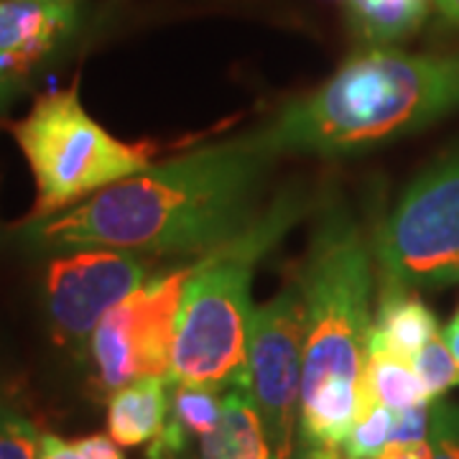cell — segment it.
Here are the masks:
<instances>
[{
    "instance_id": "83f0119b",
    "label": "cell",
    "mask_w": 459,
    "mask_h": 459,
    "mask_svg": "<svg viewBox=\"0 0 459 459\" xmlns=\"http://www.w3.org/2000/svg\"><path fill=\"white\" fill-rule=\"evenodd\" d=\"M0 108H3V100H0Z\"/></svg>"
},
{
    "instance_id": "8992f818",
    "label": "cell",
    "mask_w": 459,
    "mask_h": 459,
    "mask_svg": "<svg viewBox=\"0 0 459 459\" xmlns=\"http://www.w3.org/2000/svg\"><path fill=\"white\" fill-rule=\"evenodd\" d=\"M373 255L383 286L411 291L459 283V156L411 184L377 228Z\"/></svg>"
},
{
    "instance_id": "44dd1931",
    "label": "cell",
    "mask_w": 459,
    "mask_h": 459,
    "mask_svg": "<svg viewBox=\"0 0 459 459\" xmlns=\"http://www.w3.org/2000/svg\"><path fill=\"white\" fill-rule=\"evenodd\" d=\"M429 424H431V401L419 403L411 409L394 411V431H391V442H427Z\"/></svg>"
},
{
    "instance_id": "9c48e42d",
    "label": "cell",
    "mask_w": 459,
    "mask_h": 459,
    "mask_svg": "<svg viewBox=\"0 0 459 459\" xmlns=\"http://www.w3.org/2000/svg\"><path fill=\"white\" fill-rule=\"evenodd\" d=\"M153 276L146 255L113 247L56 253L44 273V312L51 337L69 350H90L98 325Z\"/></svg>"
},
{
    "instance_id": "7402d4cb",
    "label": "cell",
    "mask_w": 459,
    "mask_h": 459,
    "mask_svg": "<svg viewBox=\"0 0 459 459\" xmlns=\"http://www.w3.org/2000/svg\"><path fill=\"white\" fill-rule=\"evenodd\" d=\"M74 444L82 452L84 459H123L113 437H105V434H92V437L77 439Z\"/></svg>"
},
{
    "instance_id": "5bb4252c",
    "label": "cell",
    "mask_w": 459,
    "mask_h": 459,
    "mask_svg": "<svg viewBox=\"0 0 459 459\" xmlns=\"http://www.w3.org/2000/svg\"><path fill=\"white\" fill-rule=\"evenodd\" d=\"M202 459H273L246 385L222 395V416L212 434L202 439Z\"/></svg>"
},
{
    "instance_id": "52a82bcc",
    "label": "cell",
    "mask_w": 459,
    "mask_h": 459,
    "mask_svg": "<svg viewBox=\"0 0 459 459\" xmlns=\"http://www.w3.org/2000/svg\"><path fill=\"white\" fill-rule=\"evenodd\" d=\"M189 273L192 263L151 276L100 322L87 352L95 362L100 385L108 394L138 377L169 376Z\"/></svg>"
},
{
    "instance_id": "5b68a950",
    "label": "cell",
    "mask_w": 459,
    "mask_h": 459,
    "mask_svg": "<svg viewBox=\"0 0 459 459\" xmlns=\"http://www.w3.org/2000/svg\"><path fill=\"white\" fill-rule=\"evenodd\" d=\"M8 131L31 166L36 199L29 220H44L153 164L156 146L123 143L84 110L77 82L36 98Z\"/></svg>"
},
{
    "instance_id": "9a60e30c",
    "label": "cell",
    "mask_w": 459,
    "mask_h": 459,
    "mask_svg": "<svg viewBox=\"0 0 459 459\" xmlns=\"http://www.w3.org/2000/svg\"><path fill=\"white\" fill-rule=\"evenodd\" d=\"M373 401L391 411H403L419 403H429L431 398L419 373L413 370V362L401 360L370 344L362 373V406Z\"/></svg>"
},
{
    "instance_id": "7a4b0ae2",
    "label": "cell",
    "mask_w": 459,
    "mask_h": 459,
    "mask_svg": "<svg viewBox=\"0 0 459 459\" xmlns=\"http://www.w3.org/2000/svg\"><path fill=\"white\" fill-rule=\"evenodd\" d=\"M296 281L307 314L299 439L342 446L360 413L373 332V243L347 207L319 212Z\"/></svg>"
},
{
    "instance_id": "d4e9b609",
    "label": "cell",
    "mask_w": 459,
    "mask_h": 459,
    "mask_svg": "<svg viewBox=\"0 0 459 459\" xmlns=\"http://www.w3.org/2000/svg\"><path fill=\"white\" fill-rule=\"evenodd\" d=\"M444 342L449 344V350H452V355L457 358L459 362V312L455 314V319L446 325V329H444Z\"/></svg>"
},
{
    "instance_id": "d6986e66",
    "label": "cell",
    "mask_w": 459,
    "mask_h": 459,
    "mask_svg": "<svg viewBox=\"0 0 459 459\" xmlns=\"http://www.w3.org/2000/svg\"><path fill=\"white\" fill-rule=\"evenodd\" d=\"M41 437L23 413L0 403V459H39Z\"/></svg>"
},
{
    "instance_id": "e0dca14e",
    "label": "cell",
    "mask_w": 459,
    "mask_h": 459,
    "mask_svg": "<svg viewBox=\"0 0 459 459\" xmlns=\"http://www.w3.org/2000/svg\"><path fill=\"white\" fill-rule=\"evenodd\" d=\"M394 411L380 403H365L358 413V421L344 439L342 452L347 459H377L391 442Z\"/></svg>"
},
{
    "instance_id": "4316f807",
    "label": "cell",
    "mask_w": 459,
    "mask_h": 459,
    "mask_svg": "<svg viewBox=\"0 0 459 459\" xmlns=\"http://www.w3.org/2000/svg\"><path fill=\"white\" fill-rule=\"evenodd\" d=\"M31 3H49V5H74V8H77V3H80V0H31Z\"/></svg>"
},
{
    "instance_id": "7c38bea8",
    "label": "cell",
    "mask_w": 459,
    "mask_h": 459,
    "mask_svg": "<svg viewBox=\"0 0 459 459\" xmlns=\"http://www.w3.org/2000/svg\"><path fill=\"white\" fill-rule=\"evenodd\" d=\"M437 316L421 299L409 294V289L383 286L370 344L391 352L401 360L413 362L419 350L437 337Z\"/></svg>"
},
{
    "instance_id": "ffe728a7",
    "label": "cell",
    "mask_w": 459,
    "mask_h": 459,
    "mask_svg": "<svg viewBox=\"0 0 459 459\" xmlns=\"http://www.w3.org/2000/svg\"><path fill=\"white\" fill-rule=\"evenodd\" d=\"M431 459H459V406L446 401H431L429 424Z\"/></svg>"
},
{
    "instance_id": "4fadbf2b",
    "label": "cell",
    "mask_w": 459,
    "mask_h": 459,
    "mask_svg": "<svg viewBox=\"0 0 459 459\" xmlns=\"http://www.w3.org/2000/svg\"><path fill=\"white\" fill-rule=\"evenodd\" d=\"M171 406L164 431L151 442L148 459H177L181 457L195 439H204L212 434L222 416L220 391L204 385L177 383L171 385Z\"/></svg>"
},
{
    "instance_id": "277c9868",
    "label": "cell",
    "mask_w": 459,
    "mask_h": 459,
    "mask_svg": "<svg viewBox=\"0 0 459 459\" xmlns=\"http://www.w3.org/2000/svg\"><path fill=\"white\" fill-rule=\"evenodd\" d=\"M304 212L296 195L279 197L250 228L192 263L184 286L169 383L230 391L246 385L250 283L255 265Z\"/></svg>"
},
{
    "instance_id": "30bf717a",
    "label": "cell",
    "mask_w": 459,
    "mask_h": 459,
    "mask_svg": "<svg viewBox=\"0 0 459 459\" xmlns=\"http://www.w3.org/2000/svg\"><path fill=\"white\" fill-rule=\"evenodd\" d=\"M77 29L74 5L0 0V100L3 105Z\"/></svg>"
},
{
    "instance_id": "484cf974",
    "label": "cell",
    "mask_w": 459,
    "mask_h": 459,
    "mask_svg": "<svg viewBox=\"0 0 459 459\" xmlns=\"http://www.w3.org/2000/svg\"><path fill=\"white\" fill-rule=\"evenodd\" d=\"M437 8L442 11V16L452 23H459V0H437Z\"/></svg>"
},
{
    "instance_id": "ba28073f",
    "label": "cell",
    "mask_w": 459,
    "mask_h": 459,
    "mask_svg": "<svg viewBox=\"0 0 459 459\" xmlns=\"http://www.w3.org/2000/svg\"><path fill=\"white\" fill-rule=\"evenodd\" d=\"M304 296L299 281L255 307L247 334L246 388L261 416L273 459L291 457V437L299 419L301 352H304Z\"/></svg>"
},
{
    "instance_id": "cb8c5ba5",
    "label": "cell",
    "mask_w": 459,
    "mask_h": 459,
    "mask_svg": "<svg viewBox=\"0 0 459 459\" xmlns=\"http://www.w3.org/2000/svg\"><path fill=\"white\" fill-rule=\"evenodd\" d=\"M296 459H347L342 446H329V444H301Z\"/></svg>"
},
{
    "instance_id": "2e32d148",
    "label": "cell",
    "mask_w": 459,
    "mask_h": 459,
    "mask_svg": "<svg viewBox=\"0 0 459 459\" xmlns=\"http://www.w3.org/2000/svg\"><path fill=\"white\" fill-rule=\"evenodd\" d=\"M350 26L368 44H391L406 39L427 21L431 0H342Z\"/></svg>"
},
{
    "instance_id": "ac0fdd59",
    "label": "cell",
    "mask_w": 459,
    "mask_h": 459,
    "mask_svg": "<svg viewBox=\"0 0 459 459\" xmlns=\"http://www.w3.org/2000/svg\"><path fill=\"white\" fill-rule=\"evenodd\" d=\"M413 370L421 377L431 401L442 398L449 388L459 385V362L452 355L449 344L444 342L442 334L431 337L419 350V355L413 358Z\"/></svg>"
},
{
    "instance_id": "603a6c76",
    "label": "cell",
    "mask_w": 459,
    "mask_h": 459,
    "mask_svg": "<svg viewBox=\"0 0 459 459\" xmlns=\"http://www.w3.org/2000/svg\"><path fill=\"white\" fill-rule=\"evenodd\" d=\"M377 459H431V444L427 442H388Z\"/></svg>"
},
{
    "instance_id": "3957f363",
    "label": "cell",
    "mask_w": 459,
    "mask_h": 459,
    "mask_svg": "<svg viewBox=\"0 0 459 459\" xmlns=\"http://www.w3.org/2000/svg\"><path fill=\"white\" fill-rule=\"evenodd\" d=\"M459 110V54L370 49L283 105L253 141L279 156H355Z\"/></svg>"
},
{
    "instance_id": "6da1fadb",
    "label": "cell",
    "mask_w": 459,
    "mask_h": 459,
    "mask_svg": "<svg viewBox=\"0 0 459 459\" xmlns=\"http://www.w3.org/2000/svg\"><path fill=\"white\" fill-rule=\"evenodd\" d=\"M273 156L250 133L151 164L18 235L41 253L113 247L141 255H207L261 217Z\"/></svg>"
},
{
    "instance_id": "8fae6325",
    "label": "cell",
    "mask_w": 459,
    "mask_h": 459,
    "mask_svg": "<svg viewBox=\"0 0 459 459\" xmlns=\"http://www.w3.org/2000/svg\"><path fill=\"white\" fill-rule=\"evenodd\" d=\"M169 377H138L108 401V431L117 446L153 442L169 419Z\"/></svg>"
}]
</instances>
